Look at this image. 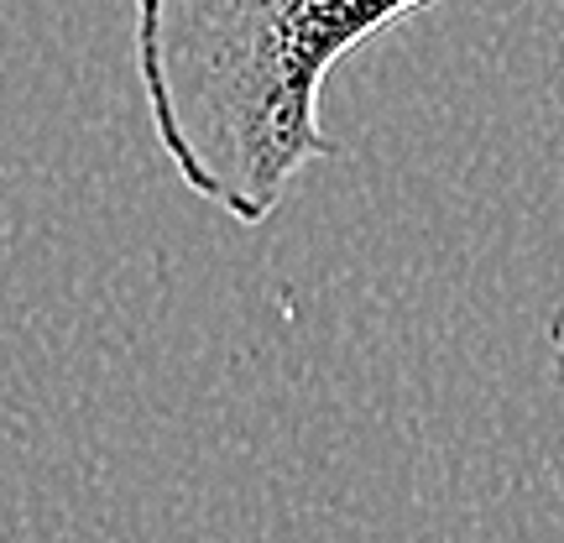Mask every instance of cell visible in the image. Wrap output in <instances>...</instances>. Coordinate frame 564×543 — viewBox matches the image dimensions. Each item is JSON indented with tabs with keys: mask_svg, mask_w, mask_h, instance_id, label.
I'll return each instance as SVG.
<instances>
[{
	"mask_svg": "<svg viewBox=\"0 0 564 543\" xmlns=\"http://www.w3.org/2000/svg\"><path fill=\"white\" fill-rule=\"evenodd\" d=\"M434 0H137V79L158 146L188 194L267 225L324 131L335 63Z\"/></svg>",
	"mask_w": 564,
	"mask_h": 543,
	"instance_id": "cell-1",
	"label": "cell"
},
{
	"mask_svg": "<svg viewBox=\"0 0 564 543\" xmlns=\"http://www.w3.org/2000/svg\"><path fill=\"white\" fill-rule=\"evenodd\" d=\"M549 377H554V387H560V398H564V298L549 314Z\"/></svg>",
	"mask_w": 564,
	"mask_h": 543,
	"instance_id": "cell-2",
	"label": "cell"
}]
</instances>
